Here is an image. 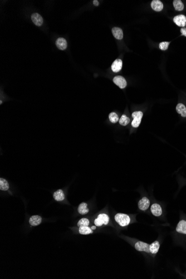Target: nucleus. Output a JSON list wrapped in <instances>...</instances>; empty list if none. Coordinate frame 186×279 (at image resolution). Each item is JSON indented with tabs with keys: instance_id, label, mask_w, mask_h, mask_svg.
Listing matches in <instances>:
<instances>
[{
	"instance_id": "obj_12",
	"label": "nucleus",
	"mask_w": 186,
	"mask_h": 279,
	"mask_svg": "<svg viewBox=\"0 0 186 279\" xmlns=\"http://www.w3.org/2000/svg\"><path fill=\"white\" fill-rule=\"evenodd\" d=\"M151 7L152 9L155 11L159 12L163 10V4L159 0H153L151 3Z\"/></svg>"
},
{
	"instance_id": "obj_26",
	"label": "nucleus",
	"mask_w": 186,
	"mask_h": 279,
	"mask_svg": "<svg viewBox=\"0 0 186 279\" xmlns=\"http://www.w3.org/2000/svg\"><path fill=\"white\" fill-rule=\"evenodd\" d=\"M170 44L169 42H167V41H163V42H162L159 44V49H161V50H163V51H165L168 48V46H169V45Z\"/></svg>"
},
{
	"instance_id": "obj_21",
	"label": "nucleus",
	"mask_w": 186,
	"mask_h": 279,
	"mask_svg": "<svg viewBox=\"0 0 186 279\" xmlns=\"http://www.w3.org/2000/svg\"><path fill=\"white\" fill-rule=\"evenodd\" d=\"M9 189V184L7 180L1 178L0 179V190L1 191H8Z\"/></svg>"
},
{
	"instance_id": "obj_28",
	"label": "nucleus",
	"mask_w": 186,
	"mask_h": 279,
	"mask_svg": "<svg viewBox=\"0 0 186 279\" xmlns=\"http://www.w3.org/2000/svg\"><path fill=\"white\" fill-rule=\"evenodd\" d=\"M93 4L95 5V6H98V5H99V2H98V1L94 0V1H93Z\"/></svg>"
},
{
	"instance_id": "obj_9",
	"label": "nucleus",
	"mask_w": 186,
	"mask_h": 279,
	"mask_svg": "<svg viewBox=\"0 0 186 279\" xmlns=\"http://www.w3.org/2000/svg\"><path fill=\"white\" fill-rule=\"evenodd\" d=\"M30 225L32 226H37L42 222V217L39 215L32 216L29 219Z\"/></svg>"
},
{
	"instance_id": "obj_22",
	"label": "nucleus",
	"mask_w": 186,
	"mask_h": 279,
	"mask_svg": "<svg viewBox=\"0 0 186 279\" xmlns=\"http://www.w3.org/2000/svg\"><path fill=\"white\" fill-rule=\"evenodd\" d=\"M173 6L175 10L178 11H182L184 9V5L180 0H174L173 1Z\"/></svg>"
},
{
	"instance_id": "obj_6",
	"label": "nucleus",
	"mask_w": 186,
	"mask_h": 279,
	"mask_svg": "<svg viewBox=\"0 0 186 279\" xmlns=\"http://www.w3.org/2000/svg\"><path fill=\"white\" fill-rule=\"evenodd\" d=\"M173 21L180 27H184L186 24V17L183 15H177L173 19Z\"/></svg>"
},
{
	"instance_id": "obj_24",
	"label": "nucleus",
	"mask_w": 186,
	"mask_h": 279,
	"mask_svg": "<svg viewBox=\"0 0 186 279\" xmlns=\"http://www.w3.org/2000/svg\"><path fill=\"white\" fill-rule=\"evenodd\" d=\"M90 224V221L89 219L87 218H83L79 221L77 226L79 227H82V226H89Z\"/></svg>"
},
{
	"instance_id": "obj_15",
	"label": "nucleus",
	"mask_w": 186,
	"mask_h": 279,
	"mask_svg": "<svg viewBox=\"0 0 186 279\" xmlns=\"http://www.w3.org/2000/svg\"><path fill=\"white\" fill-rule=\"evenodd\" d=\"M78 211L79 213L81 215H87L89 212V210L88 207V204L85 202H83L81 204H80L79 206H78Z\"/></svg>"
},
{
	"instance_id": "obj_4",
	"label": "nucleus",
	"mask_w": 186,
	"mask_h": 279,
	"mask_svg": "<svg viewBox=\"0 0 186 279\" xmlns=\"http://www.w3.org/2000/svg\"><path fill=\"white\" fill-rule=\"evenodd\" d=\"M149 247L150 245L142 241H138L135 244V249L138 251H144L149 253Z\"/></svg>"
},
{
	"instance_id": "obj_25",
	"label": "nucleus",
	"mask_w": 186,
	"mask_h": 279,
	"mask_svg": "<svg viewBox=\"0 0 186 279\" xmlns=\"http://www.w3.org/2000/svg\"><path fill=\"white\" fill-rule=\"evenodd\" d=\"M109 118L110 122L113 123H116L119 120V117L117 114L114 112L110 113L109 115Z\"/></svg>"
},
{
	"instance_id": "obj_1",
	"label": "nucleus",
	"mask_w": 186,
	"mask_h": 279,
	"mask_svg": "<svg viewBox=\"0 0 186 279\" xmlns=\"http://www.w3.org/2000/svg\"><path fill=\"white\" fill-rule=\"evenodd\" d=\"M115 221L118 224L122 227H125L130 223V218L128 215L119 213L114 216Z\"/></svg>"
},
{
	"instance_id": "obj_11",
	"label": "nucleus",
	"mask_w": 186,
	"mask_h": 279,
	"mask_svg": "<svg viewBox=\"0 0 186 279\" xmlns=\"http://www.w3.org/2000/svg\"><path fill=\"white\" fill-rule=\"evenodd\" d=\"M152 214L156 217H158L162 215V210L161 206L158 203H154L152 205L151 208Z\"/></svg>"
},
{
	"instance_id": "obj_29",
	"label": "nucleus",
	"mask_w": 186,
	"mask_h": 279,
	"mask_svg": "<svg viewBox=\"0 0 186 279\" xmlns=\"http://www.w3.org/2000/svg\"><path fill=\"white\" fill-rule=\"evenodd\" d=\"M92 229L93 230H95V229H96V226H92Z\"/></svg>"
},
{
	"instance_id": "obj_16",
	"label": "nucleus",
	"mask_w": 186,
	"mask_h": 279,
	"mask_svg": "<svg viewBox=\"0 0 186 279\" xmlns=\"http://www.w3.org/2000/svg\"><path fill=\"white\" fill-rule=\"evenodd\" d=\"M176 231L180 234L186 235V221L181 220L180 221L177 226Z\"/></svg>"
},
{
	"instance_id": "obj_8",
	"label": "nucleus",
	"mask_w": 186,
	"mask_h": 279,
	"mask_svg": "<svg viewBox=\"0 0 186 279\" xmlns=\"http://www.w3.org/2000/svg\"><path fill=\"white\" fill-rule=\"evenodd\" d=\"M31 20L32 21L33 23L37 26H41L43 24V21H44L41 16L37 13H34L32 14Z\"/></svg>"
},
{
	"instance_id": "obj_7",
	"label": "nucleus",
	"mask_w": 186,
	"mask_h": 279,
	"mask_svg": "<svg viewBox=\"0 0 186 279\" xmlns=\"http://www.w3.org/2000/svg\"><path fill=\"white\" fill-rule=\"evenodd\" d=\"M150 205V201L147 197H143L138 203V207L142 211L147 210Z\"/></svg>"
},
{
	"instance_id": "obj_13",
	"label": "nucleus",
	"mask_w": 186,
	"mask_h": 279,
	"mask_svg": "<svg viewBox=\"0 0 186 279\" xmlns=\"http://www.w3.org/2000/svg\"><path fill=\"white\" fill-rule=\"evenodd\" d=\"M54 200L58 202H61L64 201L65 198V196L64 192L62 190H58L55 191L53 195Z\"/></svg>"
},
{
	"instance_id": "obj_27",
	"label": "nucleus",
	"mask_w": 186,
	"mask_h": 279,
	"mask_svg": "<svg viewBox=\"0 0 186 279\" xmlns=\"http://www.w3.org/2000/svg\"><path fill=\"white\" fill-rule=\"evenodd\" d=\"M181 35L186 36V28H182L181 29Z\"/></svg>"
},
{
	"instance_id": "obj_5",
	"label": "nucleus",
	"mask_w": 186,
	"mask_h": 279,
	"mask_svg": "<svg viewBox=\"0 0 186 279\" xmlns=\"http://www.w3.org/2000/svg\"><path fill=\"white\" fill-rule=\"evenodd\" d=\"M113 82L120 89L125 88L127 85L124 78L122 76H116L113 79Z\"/></svg>"
},
{
	"instance_id": "obj_17",
	"label": "nucleus",
	"mask_w": 186,
	"mask_h": 279,
	"mask_svg": "<svg viewBox=\"0 0 186 279\" xmlns=\"http://www.w3.org/2000/svg\"><path fill=\"white\" fill-rule=\"evenodd\" d=\"M112 33L114 37L118 40H122L123 37V32L122 30L119 27H113L112 29Z\"/></svg>"
},
{
	"instance_id": "obj_14",
	"label": "nucleus",
	"mask_w": 186,
	"mask_h": 279,
	"mask_svg": "<svg viewBox=\"0 0 186 279\" xmlns=\"http://www.w3.org/2000/svg\"><path fill=\"white\" fill-rule=\"evenodd\" d=\"M56 45L59 50H64L67 48V41L64 38L60 37L56 40Z\"/></svg>"
},
{
	"instance_id": "obj_23",
	"label": "nucleus",
	"mask_w": 186,
	"mask_h": 279,
	"mask_svg": "<svg viewBox=\"0 0 186 279\" xmlns=\"http://www.w3.org/2000/svg\"><path fill=\"white\" fill-rule=\"evenodd\" d=\"M130 122L129 118L125 115L123 114L119 119V124L123 126H126Z\"/></svg>"
},
{
	"instance_id": "obj_10",
	"label": "nucleus",
	"mask_w": 186,
	"mask_h": 279,
	"mask_svg": "<svg viewBox=\"0 0 186 279\" xmlns=\"http://www.w3.org/2000/svg\"><path fill=\"white\" fill-rule=\"evenodd\" d=\"M122 60L120 59H117L112 65V70L114 73H118L122 68Z\"/></svg>"
},
{
	"instance_id": "obj_20",
	"label": "nucleus",
	"mask_w": 186,
	"mask_h": 279,
	"mask_svg": "<svg viewBox=\"0 0 186 279\" xmlns=\"http://www.w3.org/2000/svg\"><path fill=\"white\" fill-rule=\"evenodd\" d=\"M176 110L177 113L181 114L182 117H186V108L185 105L182 103L177 104Z\"/></svg>"
},
{
	"instance_id": "obj_3",
	"label": "nucleus",
	"mask_w": 186,
	"mask_h": 279,
	"mask_svg": "<svg viewBox=\"0 0 186 279\" xmlns=\"http://www.w3.org/2000/svg\"><path fill=\"white\" fill-rule=\"evenodd\" d=\"M143 114L141 111L134 112L132 113V117L133 118L132 125L134 128H138L141 122Z\"/></svg>"
},
{
	"instance_id": "obj_19",
	"label": "nucleus",
	"mask_w": 186,
	"mask_h": 279,
	"mask_svg": "<svg viewBox=\"0 0 186 279\" xmlns=\"http://www.w3.org/2000/svg\"><path fill=\"white\" fill-rule=\"evenodd\" d=\"M159 247H160V245L158 241L153 242L151 245H150V247H149L150 252L152 254H156L159 249Z\"/></svg>"
},
{
	"instance_id": "obj_18",
	"label": "nucleus",
	"mask_w": 186,
	"mask_h": 279,
	"mask_svg": "<svg viewBox=\"0 0 186 279\" xmlns=\"http://www.w3.org/2000/svg\"><path fill=\"white\" fill-rule=\"evenodd\" d=\"M79 233L81 235H89L93 234V231L92 229L90 228L89 226H82L79 227Z\"/></svg>"
},
{
	"instance_id": "obj_2",
	"label": "nucleus",
	"mask_w": 186,
	"mask_h": 279,
	"mask_svg": "<svg viewBox=\"0 0 186 279\" xmlns=\"http://www.w3.org/2000/svg\"><path fill=\"white\" fill-rule=\"evenodd\" d=\"M110 222V218L106 213H101L97 216L94 220V225L97 227L108 225Z\"/></svg>"
}]
</instances>
